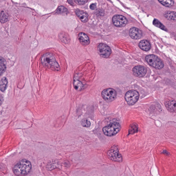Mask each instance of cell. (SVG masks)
<instances>
[{
	"instance_id": "1",
	"label": "cell",
	"mask_w": 176,
	"mask_h": 176,
	"mask_svg": "<svg viewBox=\"0 0 176 176\" xmlns=\"http://www.w3.org/2000/svg\"><path fill=\"white\" fill-rule=\"evenodd\" d=\"M31 163L26 159L20 160L14 166L13 170L15 174L18 176L27 175L32 170Z\"/></svg>"
},
{
	"instance_id": "2",
	"label": "cell",
	"mask_w": 176,
	"mask_h": 176,
	"mask_svg": "<svg viewBox=\"0 0 176 176\" xmlns=\"http://www.w3.org/2000/svg\"><path fill=\"white\" fill-rule=\"evenodd\" d=\"M41 61L44 67L54 71L60 70V66L52 54L49 53H45L42 56Z\"/></svg>"
},
{
	"instance_id": "3",
	"label": "cell",
	"mask_w": 176,
	"mask_h": 176,
	"mask_svg": "<svg viewBox=\"0 0 176 176\" xmlns=\"http://www.w3.org/2000/svg\"><path fill=\"white\" fill-rule=\"evenodd\" d=\"M121 126L119 123H113L103 128L104 134L108 136H113L120 132Z\"/></svg>"
},
{
	"instance_id": "4",
	"label": "cell",
	"mask_w": 176,
	"mask_h": 176,
	"mask_svg": "<svg viewBox=\"0 0 176 176\" xmlns=\"http://www.w3.org/2000/svg\"><path fill=\"white\" fill-rule=\"evenodd\" d=\"M146 60L152 67L160 70L163 67L164 64L160 58L154 55H149L146 57Z\"/></svg>"
},
{
	"instance_id": "5",
	"label": "cell",
	"mask_w": 176,
	"mask_h": 176,
	"mask_svg": "<svg viewBox=\"0 0 176 176\" xmlns=\"http://www.w3.org/2000/svg\"><path fill=\"white\" fill-rule=\"evenodd\" d=\"M107 155L110 160L120 162L123 161L122 156L120 153L118 146L114 145L112 147L107 153Z\"/></svg>"
},
{
	"instance_id": "6",
	"label": "cell",
	"mask_w": 176,
	"mask_h": 176,
	"mask_svg": "<svg viewBox=\"0 0 176 176\" xmlns=\"http://www.w3.org/2000/svg\"><path fill=\"white\" fill-rule=\"evenodd\" d=\"M139 95L136 90H132L126 93L125 99L128 104L129 105H134L138 101Z\"/></svg>"
},
{
	"instance_id": "7",
	"label": "cell",
	"mask_w": 176,
	"mask_h": 176,
	"mask_svg": "<svg viewBox=\"0 0 176 176\" xmlns=\"http://www.w3.org/2000/svg\"><path fill=\"white\" fill-rule=\"evenodd\" d=\"M102 96L104 100L108 102H111L116 99L117 93L115 90L111 88H108L102 91Z\"/></svg>"
},
{
	"instance_id": "8",
	"label": "cell",
	"mask_w": 176,
	"mask_h": 176,
	"mask_svg": "<svg viewBox=\"0 0 176 176\" xmlns=\"http://www.w3.org/2000/svg\"><path fill=\"white\" fill-rule=\"evenodd\" d=\"M97 50L100 55L104 58H108L111 52L110 47L103 43H101L98 45Z\"/></svg>"
},
{
	"instance_id": "9",
	"label": "cell",
	"mask_w": 176,
	"mask_h": 176,
	"mask_svg": "<svg viewBox=\"0 0 176 176\" xmlns=\"http://www.w3.org/2000/svg\"><path fill=\"white\" fill-rule=\"evenodd\" d=\"M113 22L116 27H124L128 23V21L125 17L121 15H116L113 17Z\"/></svg>"
},
{
	"instance_id": "10",
	"label": "cell",
	"mask_w": 176,
	"mask_h": 176,
	"mask_svg": "<svg viewBox=\"0 0 176 176\" xmlns=\"http://www.w3.org/2000/svg\"><path fill=\"white\" fill-rule=\"evenodd\" d=\"M147 68L144 66L138 65L135 66L133 69V73L135 77H142L146 75Z\"/></svg>"
},
{
	"instance_id": "11",
	"label": "cell",
	"mask_w": 176,
	"mask_h": 176,
	"mask_svg": "<svg viewBox=\"0 0 176 176\" xmlns=\"http://www.w3.org/2000/svg\"><path fill=\"white\" fill-rule=\"evenodd\" d=\"M165 105L168 111L172 113L176 111V102L175 100L168 98L165 100Z\"/></svg>"
},
{
	"instance_id": "12",
	"label": "cell",
	"mask_w": 176,
	"mask_h": 176,
	"mask_svg": "<svg viewBox=\"0 0 176 176\" xmlns=\"http://www.w3.org/2000/svg\"><path fill=\"white\" fill-rule=\"evenodd\" d=\"M129 35L132 39L137 40L141 38L142 34L141 30L136 28H132L129 30Z\"/></svg>"
},
{
	"instance_id": "13",
	"label": "cell",
	"mask_w": 176,
	"mask_h": 176,
	"mask_svg": "<svg viewBox=\"0 0 176 176\" xmlns=\"http://www.w3.org/2000/svg\"><path fill=\"white\" fill-rule=\"evenodd\" d=\"M78 39L83 46H86L90 44L89 38L84 33L80 32L78 35Z\"/></svg>"
},
{
	"instance_id": "14",
	"label": "cell",
	"mask_w": 176,
	"mask_h": 176,
	"mask_svg": "<svg viewBox=\"0 0 176 176\" xmlns=\"http://www.w3.org/2000/svg\"><path fill=\"white\" fill-rule=\"evenodd\" d=\"M76 15L83 23L87 22L88 20V15L85 12L79 9H77L75 11Z\"/></svg>"
},
{
	"instance_id": "15",
	"label": "cell",
	"mask_w": 176,
	"mask_h": 176,
	"mask_svg": "<svg viewBox=\"0 0 176 176\" xmlns=\"http://www.w3.org/2000/svg\"><path fill=\"white\" fill-rule=\"evenodd\" d=\"M139 46L142 50L148 51L150 49L151 46L150 43L146 40H142L139 43Z\"/></svg>"
},
{
	"instance_id": "16",
	"label": "cell",
	"mask_w": 176,
	"mask_h": 176,
	"mask_svg": "<svg viewBox=\"0 0 176 176\" xmlns=\"http://www.w3.org/2000/svg\"><path fill=\"white\" fill-rule=\"evenodd\" d=\"M164 16L167 20L173 21H176V12L167 11L164 14Z\"/></svg>"
},
{
	"instance_id": "17",
	"label": "cell",
	"mask_w": 176,
	"mask_h": 176,
	"mask_svg": "<svg viewBox=\"0 0 176 176\" xmlns=\"http://www.w3.org/2000/svg\"><path fill=\"white\" fill-rule=\"evenodd\" d=\"M8 80L6 77L2 78L0 82V89L2 92H4L7 89Z\"/></svg>"
},
{
	"instance_id": "18",
	"label": "cell",
	"mask_w": 176,
	"mask_h": 176,
	"mask_svg": "<svg viewBox=\"0 0 176 176\" xmlns=\"http://www.w3.org/2000/svg\"><path fill=\"white\" fill-rule=\"evenodd\" d=\"M59 39L62 41L65 44H68L69 41V39L68 35L66 33L63 32H61L59 35Z\"/></svg>"
},
{
	"instance_id": "19",
	"label": "cell",
	"mask_w": 176,
	"mask_h": 176,
	"mask_svg": "<svg viewBox=\"0 0 176 176\" xmlns=\"http://www.w3.org/2000/svg\"><path fill=\"white\" fill-rule=\"evenodd\" d=\"M0 63V74L2 75L6 70V61L3 58L1 57Z\"/></svg>"
},
{
	"instance_id": "20",
	"label": "cell",
	"mask_w": 176,
	"mask_h": 176,
	"mask_svg": "<svg viewBox=\"0 0 176 176\" xmlns=\"http://www.w3.org/2000/svg\"><path fill=\"white\" fill-rule=\"evenodd\" d=\"M138 126L137 123H133L130 126L129 133L130 134H133L138 132Z\"/></svg>"
},
{
	"instance_id": "21",
	"label": "cell",
	"mask_w": 176,
	"mask_h": 176,
	"mask_svg": "<svg viewBox=\"0 0 176 176\" xmlns=\"http://www.w3.org/2000/svg\"><path fill=\"white\" fill-rule=\"evenodd\" d=\"M68 13V12L67 9L63 6H59L56 11V13L58 14H67Z\"/></svg>"
},
{
	"instance_id": "22",
	"label": "cell",
	"mask_w": 176,
	"mask_h": 176,
	"mask_svg": "<svg viewBox=\"0 0 176 176\" xmlns=\"http://www.w3.org/2000/svg\"><path fill=\"white\" fill-rule=\"evenodd\" d=\"M153 23L154 26L159 28H160L161 29L166 31L167 30V29H166L165 26L162 24L160 21H159L158 20H156V19H154L153 20Z\"/></svg>"
},
{
	"instance_id": "23",
	"label": "cell",
	"mask_w": 176,
	"mask_h": 176,
	"mask_svg": "<svg viewBox=\"0 0 176 176\" xmlns=\"http://www.w3.org/2000/svg\"><path fill=\"white\" fill-rule=\"evenodd\" d=\"M1 22L2 23H4L8 20V15L5 12L2 11L1 14Z\"/></svg>"
},
{
	"instance_id": "24",
	"label": "cell",
	"mask_w": 176,
	"mask_h": 176,
	"mask_svg": "<svg viewBox=\"0 0 176 176\" xmlns=\"http://www.w3.org/2000/svg\"><path fill=\"white\" fill-rule=\"evenodd\" d=\"M158 2L162 5L166 7L172 6L174 4V2L173 1H158Z\"/></svg>"
},
{
	"instance_id": "25",
	"label": "cell",
	"mask_w": 176,
	"mask_h": 176,
	"mask_svg": "<svg viewBox=\"0 0 176 176\" xmlns=\"http://www.w3.org/2000/svg\"><path fill=\"white\" fill-rule=\"evenodd\" d=\"M73 85L75 89L77 90H80V89H82L83 86L81 83L80 82L79 80L75 79H74L73 81Z\"/></svg>"
},
{
	"instance_id": "26",
	"label": "cell",
	"mask_w": 176,
	"mask_h": 176,
	"mask_svg": "<svg viewBox=\"0 0 176 176\" xmlns=\"http://www.w3.org/2000/svg\"><path fill=\"white\" fill-rule=\"evenodd\" d=\"M81 124L83 126L85 127H89L91 125V123L87 119H84L81 121Z\"/></svg>"
},
{
	"instance_id": "27",
	"label": "cell",
	"mask_w": 176,
	"mask_h": 176,
	"mask_svg": "<svg viewBox=\"0 0 176 176\" xmlns=\"http://www.w3.org/2000/svg\"><path fill=\"white\" fill-rule=\"evenodd\" d=\"M75 2L78 5H84L86 3L87 1H75Z\"/></svg>"
},
{
	"instance_id": "28",
	"label": "cell",
	"mask_w": 176,
	"mask_h": 176,
	"mask_svg": "<svg viewBox=\"0 0 176 176\" xmlns=\"http://www.w3.org/2000/svg\"><path fill=\"white\" fill-rule=\"evenodd\" d=\"M96 5L95 4H92L90 6V8L92 10H94L96 8Z\"/></svg>"
}]
</instances>
